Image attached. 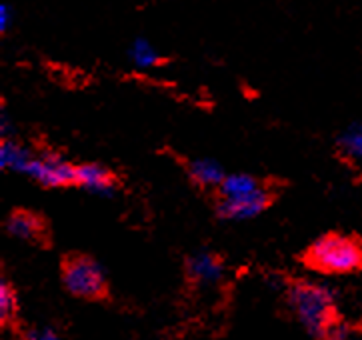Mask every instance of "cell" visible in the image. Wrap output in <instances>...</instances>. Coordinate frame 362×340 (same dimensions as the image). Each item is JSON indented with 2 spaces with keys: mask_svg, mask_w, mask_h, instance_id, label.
Instances as JSON below:
<instances>
[{
  "mask_svg": "<svg viewBox=\"0 0 362 340\" xmlns=\"http://www.w3.org/2000/svg\"><path fill=\"white\" fill-rule=\"evenodd\" d=\"M286 303L303 329L320 340L337 324V294L313 281H292L286 284Z\"/></svg>",
  "mask_w": 362,
  "mask_h": 340,
  "instance_id": "cell-1",
  "label": "cell"
},
{
  "mask_svg": "<svg viewBox=\"0 0 362 340\" xmlns=\"http://www.w3.org/2000/svg\"><path fill=\"white\" fill-rule=\"evenodd\" d=\"M303 262L320 274H352L362 270V242L354 236L330 233L306 248Z\"/></svg>",
  "mask_w": 362,
  "mask_h": 340,
  "instance_id": "cell-2",
  "label": "cell"
},
{
  "mask_svg": "<svg viewBox=\"0 0 362 340\" xmlns=\"http://www.w3.org/2000/svg\"><path fill=\"white\" fill-rule=\"evenodd\" d=\"M60 279L69 294L82 300H105L108 296L105 269L88 254H69L62 258Z\"/></svg>",
  "mask_w": 362,
  "mask_h": 340,
  "instance_id": "cell-3",
  "label": "cell"
},
{
  "mask_svg": "<svg viewBox=\"0 0 362 340\" xmlns=\"http://www.w3.org/2000/svg\"><path fill=\"white\" fill-rule=\"evenodd\" d=\"M24 175L30 176L45 188L76 187V165L69 163L62 154L54 151L36 153Z\"/></svg>",
  "mask_w": 362,
  "mask_h": 340,
  "instance_id": "cell-4",
  "label": "cell"
},
{
  "mask_svg": "<svg viewBox=\"0 0 362 340\" xmlns=\"http://www.w3.org/2000/svg\"><path fill=\"white\" fill-rule=\"evenodd\" d=\"M274 202V192L270 188L262 187L252 194H245V197H236V199H218L216 200V216L222 221H250L258 214L269 209Z\"/></svg>",
  "mask_w": 362,
  "mask_h": 340,
  "instance_id": "cell-5",
  "label": "cell"
},
{
  "mask_svg": "<svg viewBox=\"0 0 362 340\" xmlns=\"http://www.w3.org/2000/svg\"><path fill=\"white\" fill-rule=\"evenodd\" d=\"M6 233L18 240L30 242V245H40L45 247L50 240V228L45 216H40L35 211H26V209H16L11 212V216L6 218Z\"/></svg>",
  "mask_w": 362,
  "mask_h": 340,
  "instance_id": "cell-6",
  "label": "cell"
},
{
  "mask_svg": "<svg viewBox=\"0 0 362 340\" xmlns=\"http://www.w3.org/2000/svg\"><path fill=\"white\" fill-rule=\"evenodd\" d=\"M187 279L197 286H212L221 281L224 274V262L222 258L209 248H200L192 252L185 262Z\"/></svg>",
  "mask_w": 362,
  "mask_h": 340,
  "instance_id": "cell-7",
  "label": "cell"
},
{
  "mask_svg": "<svg viewBox=\"0 0 362 340\" xmlns=\"http://www.w3.org/2000/svg\"><path fill=\"white\" fill-rule=\"evenodd\" d=\"M117 176L106 166L96 163L76 165V187L98 197H110L117 190Z\"/></svg>",
  "mask_w": 362,
  "mask_h": 340,
  "instance_id": "cell-8",
  "label": "cell"
},
{
  "mask_svg": "<svg viewBox=\"0 0 362 340\" xmlns=\"http://www.w3.org/2000/svg\"><path fill=\"white\" fill-rule=\"evenodd\" d=\"M185 170L190 182L202 190H218L222 180L226 178V172L216 160L211 158H190L185 160Z\"/></svg>",
  "mask_w": 362,
  "mask_h": 340,
  "instance_id": "cell-9",
  "label": "cell"
},
{
  "mask_svg": "<svg viewBox=\"0 0 362 340\" xmlns=\"http://www.w3.org/2000/svg\"><path fill=\"white\" fill-rule=\"evenodd\" d=\"M35 154L28 146H24L14 139H2L0 142V166L6 170L14 172H23L28 168L30 160L35 158Z\"/></svg>",
  "mask_w": 362,
  "mask_h": 340,
  "instance_id": "cell-10",
  "label": "cell"
},
{
  "mask_svg": "<svg viewBox=\"0 0 362 340\" xmlns=\"http://www.w3.org/2000/svg\"><path fill=\"white\" fill-rule=\"evenodd\" d=\"M337 151L346 163L362 168V120L352 122L351 127L340 132L337 139Z\"/></svg>",
  "mask_w": 362,
  "mask_h": 340,
  "instance_id": "cell-11",
  "label": "cell"
},
{
  "mask_svg": "<svg viewBox=\"0 0 362 340\" xmlns=\"http://www.w3.org/2000/svg\"><path fill=\"white\" fill-rule=\"evenodd\" d=\"M262 187H264V182L257 176L246 175V172H234V175H226L221 188L216 190V194H218V199H236V197L252 194Z\"/></svg>",
  "mask_w": 362,
  "mask_h": 340,
  "instance_id": "cell-12",
  "label": "cell"
},
{
  "mask_svg": "<svg viewBox=\"0 0 362 340\" xmlns=\"http://www.w3.org/2000/svg\"><path fill=\"white\" fill-rule=\"evenodd\" d=\"M130 59L134 60L136 66L141 69H152V66H160L166 62L164 57L158 54V50L152 47L148 40L144 38H136L130 47Z\"/></svg>",
  "mask_w": 362,
  "mask_h": 340,
  "instance_id": "cell-13",
  "label": "cell"
},
{
  "mask_svg": "<svg viewBox=\"0 0 362 340\" xmlns=\"http://www.w3.org/2000/svg\"><path fill=\"white\" fill-rule=\"evenodd\" d=\"M18 315V296L11 282H0V324L11 327Z\"/></svg>",
  "mask_w": 362,
  "mask_h": 340,
  "instance_id": "cell-14",
  "label": "cell"
},
{
  "mask_svg": "<svg viewBox=\"0 0 362 340\" xmlns=\"http://www.w3.org/2000/svg\"><path fill=\"white\" fill-rule=\"evenodd\" d=\"M23 340H64L59 332L50 327H40V329H30L24 332Z\"/></svg>",
  "mask_w": 362,
  "mask_h": 340,
  "instance_id": "cell-15",
  "label": "cell"
},
{
  "mask_svg": "<svg viewBox=\"0 0 362 340\" xmlns=\"http://www.w3.org/2000/svg\"><path fill=\"white\" fill-rule=\"evenodd\" d=\"M320 340H354V336H352V332L344 324L337 322Z\"/></svg>",
  "mask_w": 362,
  "mask_h": 340,
  "instance_id": "cell-16",
  "label": "cell"
},
{
  "mask_svg": "<svg viewBox=\"0 0 362 340\" xmlns=\"http://www.w3.org/2000/svg\"><path fill=\"white\" fill-rule=\"evenodd\" d=\"M11 6H6V4H2L0 6V30H2V35L8 30V26H11Z\"/></svg>",
  "mask_w": 362,
  "mask_h": 340,
  "instance_id": "cell-17",
  "label": "cell"
}]
</instances>
